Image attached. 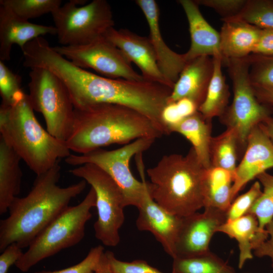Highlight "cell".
<instances>
[{"instance_id":"1","label":"cell","mask_w":273,"mask_h":273,"mask_svg":"<svg viewBox=\"0 0 273 273\" xmlns=\"http://www.w3.org/2000/svg\"><path fill=\"white\" fill-rule=\"evenodd\" d=\"M47 69L65 84L74 109L96 103L120 105L149 118L168 135L161 118L172 88L153 81L110 78L80 68L60 54L50 60Z\"/></svg>"},{"instance_id":"2","label":"cell","mask_w":273,"mask_h":273,"mask_svg":"<svg viewBox=\"0 0 273 273\" xmlns=\"http://www.w3.org/2000/svg\"><path fill=\"white\" fill-rule=\"evenodd\" d=\"M61 166L58 161L51 168L36 175L28 194L15 197L9 216L0 221V252L16 243L28 247L35 238L69 205L72 199L85 189L84 180L61 187L58 184Z\"/></svg>"},{"instance_id":"3","label":"cell","mask_w":273,"mask_h":273,"mask_svg":"<svg viewBox=\"0 0 273 273\" xmlns=\"http://www.w3.org/2000/svg\"><path fill=\"white\" fill-rule=\"evenodd\" d=\"M163 133L147 117L126 106L96 103L74 109L66 144L70 151L84 154L113 144L126 145L143 138L156 139Z\"/></svg>"},{"instance_id":"4","label":"cell","mask_w":273,"mask_h":273,"mask_svg":"<svg viewBox=\"0 0 273 273\" xmlns=\"http://www.w3.org/2000/svg\"><path fill=\"white\" fill-rule=\"evenodd\" d=\"M28 94L22 90L11 105L0 106L1 138L36 175L71 154L66 142L44 129L37 120Z\"/></svg>"},{"instance_id":"5","label":"cell","mask_w":273,"mask_h":273,"mask_svg":"<svg viewBox=\"0 0 273 273\" xmlns=\"http://www.w3.org/2000/svg\"><path fill=\"white\" fill-rule=\"evenodd\" d=\"M206 169L192 147L188 154L164 155L147 169L153 199L169 212L185 217L204 206Z\"/></svg>"},{"instance_id":"6","label":"cell","mask_w":273,"mask_h":273,"mask_svg":"<svg viewBox=\"0 0 273 273\" xmlns=\"http://www.w3.org/2000/svg\"><path fill=\"white\" fill-rule=\"evenodd\" d=\"M155 140L140 138L116 150L99 148L84 154H71L65 161L72 166L86 163L98 166L108 173L120 188L127 206L131 205L138 208L148 190L142 153L152 145Z\"/></svg>"},{"instance_id":"7","label":"cell","mask_w":273,"mask_h":273,"mask_svg":"<svg viewBox=\"0 0 273 273\" xmlns=\"http://www.w3.org/2000/svg\"><path fill=\"white\" fill-rule=\"evenodd\" d=\"M96 193L91 187L83 200L69 206L33 241L15 263L22 272L28 271L40 261L79 243L84 238L85 226L96 206Z\"/></svg>"},{"instance_id":"8","label":"cell","mask_w":273,"mask_h":273,"mask_svg":"<svg viewBox=\"0 0 273 273\" xmlns=\"http://www.w3.org/2000/svg\"><path fill=\"white\" fill-rule=\"evenodd\" d=\"M232 81L233 99L220 117L227 128L237 136L240 153H244L251 130L271 116L272 107L256 97L249 77L250 63L246 57L223 62Z\"/></svg>"},{"instance_id":"9","label":"cell","mask_w":273,"mask_h":273,"mask_svg":"<svg viewBox=\"0 0 273 273\" xmlns=\"http://www.w3.org/2000/svg\"><path fill=\"white\" fill-rule=\"evenodd\" d=\"M30 69L28 95L32 108L43 115L47 131L66 142L72 130L74 114L68 90L50 71L42 68Z\"/></svg>"},{"instance_id":"10","label":"cell","mask_w":273,"mask_h":273,"mask_svg":"<svg viewBox=\"0 0 273 273\" xmlns=\"http://www.w3.org/2000/svg\"><path fill=\"white\" fill-rule=\"evenodd\" d=\"M69 171L84 180L95 192L96 239L106 246H116L120 242L119 231L124 221V208L127 206L121 189L108 173L95 164H84Z\"/></svg>"},{"instance_id":"11","label":"cell","mask_w":273,"mask_h":273,"mask_svg":"<svg viewBox=\"0 0 273 273\" xmlns=\"http://www.w3.org/2000/svg\"><path fill=\"white\" fill-rule=\"evenodd\" d=\"M71 0L52 13L59 42L63 46L88 44L114 27L113 13L105 0Z\"/></svg>"},{"instance_id":"12","label":"cell","mask_w":273,"mask_h":273,"mask_svg":"<svg viewBox=\"0 0 273 273\" xmlns=\"http://www.w3.org/2000/svg\"><path fill=\"white\" fill-rule=\"evenodd\" d=\"M53 49L76 66L92 69L105 77L145 79L133 69L122 52L104 36L87 44L56 46Z\"/></svg>"},{"instance_id":"13","label":"cell","mask_w":273,"mask_h":273,"mask_svg":"<svg viewBox=\"0 0 273 273\" xmlns=\"http://www.w3.org/2000/svg\"><path fill=\"white\" fill-rule=\"evenodd\" d=\"M226 212L205 208L183 217L174 247L173 259L193 256L210 251L209 244L214 234L226 221Z\"/></svg>"},{"instance_id":"14","label":"cell","mask_w":273,"mask_h":273,"mask_svg":"<svg viewBox=\"0 0 273 273\" xmlns=\"http://www.w3.org/2000/svg\"><path fill=\"white\" fill-rule=\"evenodd\" d=\"M104 36L139 68L146 80L166 85L172 89L160 70L149 37L140 36L128 29H116L114 27L109 29Z\"/></svg>"},{"instance_id":"15","label":"cell","mask_w":273,"mask_h":273,"mask_svg":"<svg viewBox=\"0 0 273 273\" xmlns=\"http://www.w3.org/2000/svg\"><path fill=\"white\" fill-rule=\"evenodd\" d=\"M273 167V144L260 124L250 132L245 151L234 173L233 201L238 193L260 174Z\"/></svg>"},{"instance_id":"16","label":"cell","mask_w":273,"mask_h":273,"mask_svg":"<svg viewBox=\"0 0 273 273\" xmlns=\"http://www.w3.org/2000/svg\"><path fill=\"white\" fill-rule=\"evenodd\" d=\"M138 209L137 228L151 232L164 251L173 258L183 217L169 212L158 204L151 197L149 188Z\"/></svg>"},{"instance_id":"17","label":"cell","mask_w":273,"mask_h":273,"mask_svg":"<svg viewBox=\"0 0 273 273\" xmlns=\"http://www.w3.org/2000/svg\"><path fill=\"white\" fill-rule=\"evenodd\" d=\"M135 3L143 12L149 30V39L155 52L160 70L173 88L187 61L185 54H178L164 41L159 26V9L154 0H136Z\"/></svg>"},{"instance_id":"18","label":"cell","mask_w":273,"mask_h":273,"mask_svg":"<svg viewBox=\"0 0 273 273\" xmlns=\"http://www.w3.org/2000/svg\"><path fill=\"white\" fill-rule=\"evenodd\" d=\"M57 35L55 26L34 24L0 5V61H9L13 44L21 50L30 41L46 34Z\"/></svg>"},{"instance_id":"19","label":"cell","mask_w":273,"mask_h":273,"mask_svg":"<svg viewBox=\"0 0 273 273\" xmlns=\"http://www.w3.org/2000/svg\"><path fill=\"white\" fill-rule=\"evenodd\" d=\"M187 18L191 46L185 53L187 62L201 56H221L219 32L213 28L201 14L195 1L180 0Z\"/></svg>"},{"instance_id":"20","label":"cell","mask_w":273,"mask_h":273,"mask_svg":"<svg viewBox=\"0 0 273 273\" xmlns=\"http://www.w3.org/2000/svg\"><path fill=\"white\" fill-rule=\"evenodd\" d=\"M213 71L212 57L201 56L187 62L174 84L167 103L189 98L198 105L204 101Z\"/></svg>"},{"instance_id":"21","label":"cell","mask_w":273,"mask_h":273,"mask_svg":"<svg viewBox=\"0 0 273 273\" xmlns=\"http://www.w3.org/2000/svg\"><path fill=\"white\" fill-rule=\"evenodd\" d=\"M222 20L219 33L223 63L228 59L245 58L253 54L262 29L238 19Z\"/></svg>"},{"instance_id":"22","label":"cell","mask_w":273,"mask_h":273,"mask_svg":"<svg viewBox=\"0 0 273 273\" xmlns=\"http://www.w3.org/2000/svg\"><path fill=\"white\" fill-rule=\"evenodd\" d=\"M217 232L224 233L238 242L240 250L238 264L240 268L243 267L247 260L253 258L252 251L268 238L267 231L259 227L256 217L252 213L225 222L219 226Z\"/></svg>"},{"instance_id":"23","label":"cell","mask_w":273,"mask_h":273,"mask_svg":"<svg viewBox=\"0 0 273 273\" xmlns=\"http://www.w3.org/2000/svg\"><path fill=\"white\" fill-rule=\"evenodd\" d=\"M20 157L0 137V214L8 211L21 189Z\"/></svg>"},{"instance_id":"24","label":"cell","mask_w":273,"mask_h":273,"mask_svg":"<svg viewBox=\"0 0 273 273\" xmlns=\"http://www.w3.org/2000/svg\"><path fill=\"white\" fill-rule=\"evenodd\" d=\"M211 128V121L205 119L198 111L172 127L170 132H177L185 137L192 145L200 163L206 169H208L211 167L210 158Z\"/></svg>"},{"instance_id":"25","label":"cell","mask_w":273,"mask_h":273,"mask_svg":"<svg viewBox=\"0 0 273 273\" xmlns=\"http://www.w3.org/2000/svg\"><path fill=\"white\" fill-rule=\"evenodd\" d=\"M213 71L205 98L199 106L198 112L206 120L223 115L228 108L230 93L222 71L223 59L221 56L212 57Z\"/></svg>"},{"instance_id":"26","label":"cell","mask_w":273,"mask_h":273,"mask_svg":"<svg viewBox=\"0 0 273 273\" xmlns=\"http://www.w3.org/2000/svg\"><path fill=\"white\" fill-rule=\"evenodd\" d=\"M234 174L223 168L207 169L205 181L204 208H212L227 212L231 203Z\"/></svg>"},{"instance_id":"27","label":"cell","mask_w":273,"mask_h":273,"mask_svg":"<svg viewBox=\"0 0 273 273\" xmlns=\"http://www.w3.org/2000/svg\"><path fill=\"white\" fill-rule=\"evenodd\" d=\"M239 152L238 139L233 129L227 128L220 134L212 137L210 144L211 166L223 168L234 174Z\"/></svg>"},{"instance_id":"28","label":"cell","mask_w":273,"mask_h":273,"mask_svg":"<svg viewBox=\"0 0 273 273\" xmlns=\"http://www.w3.org/2000/svg\"><path fill=\"white\" fill-rule=\"evenodd\" d=\"M172 273H236L222 259L210 251L173 259Z\"/></svg>"},{"instance_id":"29","label":"cell","mask_w":273,"mask_h":273,"mask_svg":"<svg viewBox=\"0 0 273 273\" xmlns=\"http://www.w3.org/2000/svg\"><path fill=\"white\" fill-rule=\"evenodd\" d=\"M229 18L244 21L261 29H273V0H247L240 13Z\"/></svg>"},{"instance_id":"30","label":"cell","mask_w":273,"mask_h":273,"mask_svg":"<svg viewBox=\"0 0 273 273\" xmlns=\"http://www.w3.org/2000/svg\"><path fill=\"white\" fill-rule=\"evenodd\" d=\"M61 0H1L2 5L19 17L28 20L51 14L61 6Z\"/></svg>"},{"instance_id":"31","label":"cell","mask_w":273,"mask_h":273,"mask_svg":"<svg viewBox=\"0 0 273 273\" xmlns=\"http://www.w3.org/2000/svg\"><path fill=\"white\" fill-rule=\"evenodd\" d=\"M256 178L263 186V191L248 213L254 215L259 227L265 230L273 218V175L264 172Z\"/></svg>"},{"instance_id":"32","label":"cell","mask_w":273,"mask_h":273,"mask_svg":"<svg viewBox=\"0 0 273 273\" xmlns=\"http://www.w3.org/2000/svg\"><path fill=\"white\" fill-rule=\"evenodd\" d=\"M249 77L253 85L273 86V55L251 54Z\"/></svg>"},{"instance_id":"33","label":"cell","mask_w":273,"mask_h":273,"mask_svg":"<svg viewBox=\"0 0 273 273\" xmlns=\"http://www.w3.org/2000/svg\"><path fill=\"white\" fill-rule=\"evenodd\" d=\"M262 192L260 183L255 181L247 192L232 202L226 212V221L235 220L247 214Z\"/></svg>"},{"instance_id":"34","label":"cell","mask_w":273,"mask_h":273,"mask_svg":"<svg viewBox=\"0 0 273 273\" xmlns=\"http://www.w3.org/2000/svg\"><path fill=\"white\" fill-rule=\"evenodd\" d=\"M22 91L21 78L13 73L0 61V95L2 103L11 105L17 96Z\"/></svg>"},{"instance_id":"35","label":"cell","mask_w":273,"mask_h":273,"mask_svg":"<svg viewBox=\"0 0 273 273\" xmlns=\"http://www.w3.org/2000/svg\"><path fill=\"white\" fill-rule=\"evenodd\" d=\"M104 248L98 245L91 248L86 256L80 262L67 268L58 270H42L34 273H95Z\"/></svg>"},{"instance_id":"36","label":"cell","mask_w":273,"mask_h":273,"mask_svg":"<svg viewBox=\"0 0 273 273\" xmlns=\"http://www.w3.org/2000/svg\"><path fill=\"white\" fill-rule=\"evenodd\" d=\"M105 253L113 273H163L144 260L123 261L117 259L111 251H107Z\"/></svg>"},{"instance_id":"37","label":"cell","mask_w":273,"mask_h":273,"mask_svg":"<svg viewBox=\"0 0 273 273\" xmlns=\"http://www.w3.org/2000/svg\"><path fill=\"white\" fill-rule=\"evenodd\" d=\"M199 5L214 9L223 19L235 16L242 10L247 0H196Z\"/></svg>"},{"instance_id":"38","label":"cell","mask_w":273,"mask_h":273,"mask_svg":"<svg viewBox=\"0 0 273 273\" xmlns=\"http://www.w3.org/2000/svg\"><path fill=\"white\" fill-rule=\"evenodd\" d=\"M17 243L8 246L0 255V273H7L10 267L21 257L24 253Z\"/></svg>"},{"instance_id":"39","label":"cell","mask_w":273,"mask_h":273,"mask_svg":"<svg viewBox=\"0 0 273 273\" xmlns=\"http://www.w3.org/2000/svg\"><path fill=\"white\" fill-rule=\"evenodd\" d=\"M252 54L273 55V29H262L258 43Z\"/></svg>"},{"instance_id":"40","label":"cell","mask_w":273,"mask_h":273,"mask_svg":"<svg viewBox=\"0 0 273 273\" xmlns=\"http://www.w3.org/2000/svg\"><path fill=\"white\" fill-rule=\"evenodd\" d=\"M267 231L269 238L254 250V255L258 257L268 256L271 261V266L273 268V218L266 225Z\"/></svg>"},{"instance_id":"41","label":"cell","mask_w":273,"mask_h":273,"mask_svg":"<svg viewBox=\"0 0 273 273\" xmlns=\"http://www.w3.org/2000/svg\"><path fill=\"white\" fill-rule=\"evenodd\" d=\"M178 109L185 119L198 111V106L193 100L189 98H182L175 101Z\"/></svg>"},{"instance_id":"42","label":"cell","mask_w":273,"mask_h":273,"mask_svg":"<svg viewBox=\"0 0 273 273\" xmlns=\"http://www.w3.org/2000/svg\"><path fill=\"white\" fill-rule=\"evenodd\" d=\"M252 86L258 100L263 104L273 107V86Z\"/></svg>"},{"instance_id":"43","label":"cell","mask_w":273,"mask_h":273,"mask_svg":"<svg viewBox=\"0 0 273 273\" xmlns=\"http://www.w3.org/2000/svg\"><path fill=\"white\" fill-rule=\"evenodd\" d=\"M95 273H113L105 252L103 254Z\"/></svg>"},{"instance_id":"44","label":"cell","mask_w":273,"mask_h":273,"mask_svg":"<svg viewBox=\"0 0 273 273\" xmlns=\"http://www.w3.org/2000/svg\"><path fill=\"white\" fill-rule=\"evenodd\" d=\"M259 124L267 134L273 144V117L271 116L269 117Z\"/></svg>"}]
</instances>
